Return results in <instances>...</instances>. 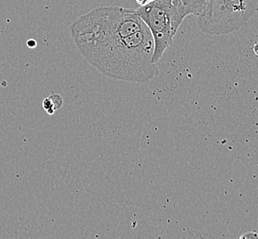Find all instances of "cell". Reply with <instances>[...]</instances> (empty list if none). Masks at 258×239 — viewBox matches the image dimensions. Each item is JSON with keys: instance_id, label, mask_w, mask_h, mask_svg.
<instances>
[{"instance_id": "obj_7", "label": "cell", "mask_w": 258, "mask_h": 239, "mask_svg": "<svg viewBox=\"0 0 258 239\" xmlns=\"http://www.w3.org/2000/svg\"><path fill=\"white\" fill-rule=\"evenodd\" d=\"M253 52L258 56V42L253 45Z\"/></svg>"}, {"instance_id": "obj_2", "label": "cell", "mask_w": 258, "mask_h": 239, "mask_svg": "<svg viewBox=\"0 0 258 239\" xmlns=\"http://www.w3.org/2000/svg\"><path fill=\"white\" fill-rule=\"evenodd\" d=\"M135 11L153 36L154 54L152 61L157 64L166 49L172 45L174 36L186 19L184 5L181 0H154Z\"/></svg>"}, {"instance_id": "obj_5", "label": "cell", "mask_w": 258, "mask_h": 239, "mask_svg": "<svg viewBox=\"0 0 258 239\" xmlns=\"http://www.w3.org/2000/svg\"><path fill=\"white\" fill-rule=\"evenodd\" d=\"M62 99L59 94L52 92L51 95L43 100L42 107L46 110L47 113L49 115H52L57 109L62 107Z\"/></svg>"}, {"instance_id": "obj_6", "label": "cell", "mask_w": 258, "mask_h": 239, "mask_svg": "<svg viewBox=\"0 0 258 239\" xmlns=\"http://www.w3.org/2000/svg\"><path fill=\"white\" fill-rule=\"evenodd\" d=\"M140 6H145L149 4L151 2H153L154 0H135Z\"/></svg>"}, {"instance_id": "obj_1", "label": "cell", "mask_w": 258, "mask_h": 239, "mask_svg": "<svg viewBox=\"0 0 258 239\" xmlns=\"http://www.w3.org/2000/svg\"><path fill=\"white\" fill-rule=\"evenodd\" d=\"M70 33L83 56L105 77L145 84L159 74L152 61L153 36L135 10L95 9L74 21Z\"/></svg>"}, {"instance_id": "obj_4", "label": "cell", "mask_w": 258, "mask_h": 239, "mask_svg": "<svg viewBox=\"0 0 258 239\" xmlns=\"http://www.w3.org/2000/svg\"><path fill=\"white\" fill-rule=\"evenodd\" d=\"M186 12V17L188 15H195L197 17L202 15L206 11L211 0H181Z\"/></svg>"}, {"instance_id": "obj_3", "label": "cell", "mask_w": 258, "mask_h": 239, "mask_svg": "<svg viewBox=\"0 0 258 239\" xmlns=\"http://www.w3.org/2000/svg\"><path fill=\"white\" fill-rule=\"evenodd\" d=\"M258 11V0H211L198 17L200 30L212 35L238 31Z\"/></svg>"}]
</instances>
